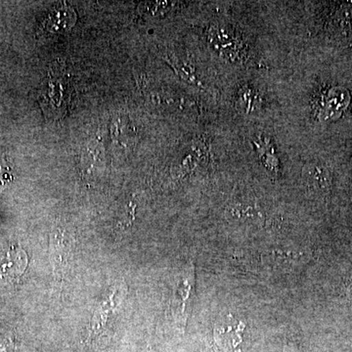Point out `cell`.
Here are the masks:
<instances>
[{"instance_id": "7a4b0ae2", "label": "cell", "mask_w": 352, "mask_h": 352, "mask_svg": "<svg viewBox=\"0 0 352 352\" xmlns=\"http://www.w3.org/2000/svg\"><path fill=\"white\" fill-rule=\"evenodd\" d=\"M75 236L66 227L53 228L50 236V258L56 276L62 277L69 267L73 254Z\"/></svg>"}, {"instance_id": "3957f363", "label": "cell", "mask_w": 352, "mask_h": 352, "mask_svg": "<svg viewBox=\"0 0 352 352\" xmlns=\"http://www.w3.org/2000/svg\"><path fill=\"white\" fill-rule=\"evenodd\" d=\"M349 102L351 95L346 88H331L327 94L322 97L319 105V118L325 122L339 119L342 113L346 111Z\"/></svg>"}, {"instance_id": "8992f818", "label": "cell", "mask_w": 352, "mask_h": 352, "mask_svg": "<svg viewBox=\"0 0 352 352\" xmlns=\"http://www.w3.org/2000/svg\"><path fill=\"white\" fill-rule=\"evenodd\" d=\"M75 11L71 7L60 6L50 14L45 29L52 32H63L69 29L76 22Z\"/></svg>"}, {"instance_id": "5b68a950", "label": "cell", "mask_w": 352, "mask_h": 352, "mask_svg": "<svg viewBox=\"0 0 352 352\" xmlns=\"http://www.w3.org/2000/svg\"><path fill=\"white\" fill-rule=\"evenodd\" d=\"M302 176L305 186L315 195H324L330 191L332 175L326 166L318 164H308L303 166Z\"/></svg>"}, {"instance_id": "4fadbf2b", "label": "cell", "mask_w": 352, "mask_h": 352, "mask_svg": "<svg viewBox=\"0 0 352 352\" xmlns=\"http://www.w3.org/2000/svg\"><path fill=\"white\" fill-rule=\"evenodd\" d=\"M351 192H352V183H351Z\"/></svg>"}, {"instance_id": "9c48e42d", "label": "cell", "mask_w": 352, "mask_h": 352, "mask_svg": "<svg viewBox=\"0 0 352 352\" xmlns=\"http://www.w3.org/2000/svg\"><path fill=\"white\" fill-rule=\"evenodd\" d=\"M10 180H12V175H11L9 168L0 164V185H4Z\"/></svg>"}, {"instance_id": "30bf717a", "label": "cell", "mask_w": 352, "mask_h": 352, "mask_svg": "<svg viewBox=\"0 0 352 352\" xmlns=\"http://www.w3.org/2000/svg\"><path fill=\"white\" fill-rule=\"evenodd\" d=\"M346 296H347V298H349V302H351L352 303V281L351 282V283L347 285Z\"/></svg>"}, {"instance_id": "ba28073f", "label": "cell", "mask_w": 352, "mask_h": 352, "mask_svg": "<svg viewBox=\"0 0 352 352\" xmlns=\"http://www.w3.org/2000/svg\"><path fill=\"white\" fill-rule=\"evenodd\" d=\"M14 349L12 338L8 336H0V352H11Z\"/></svg>"}, {"instance_id": "277c9868", "label": "cell", "mask_w": 352, "mask_h": 352, "mask_svg": "<svg viewBox=\"0 0 352 352\" xmlns=\"http://www.w3.org/2000/svg\"><path fill=\"white\" fill-rule=\"evenodd\" d=\"M28 266V254L21 247L12 245L0 254V279L14 282L22 276Z\"/></svg>"}, {"instance_id": "52a82bcc", "label": "cell", "mask_w": 352, "mask_h": 352, "mask_svg": "<svg viewBox=\"0 0 352 352\" xmlns=\"http://www.w3.org/2000/svg\"><path fill=\"white\" fill-rule=\"evenodd\" d=\"M45 91H44V96L47 99V102L45 104H48V102H54V104L58 102L63 103V97L65 91L67 90V87H65L63 80H50L47 85H45Z\"/></svg>"}, {"instance_id": "7c38bea8", "label": "cell", "mask_w": 352, "mask_h": 352, "mask_svg": "<svg viewBox=\"0 0 352 352\" xmlns=\"http://www.w3.org/2000/svg\"><path fill=\"white\" fill-rule=\"evenodd\" d=\"M147 352H156V351H153V349H149V351H148Z\"/></svg>"}, {"instance_id": "6da1fadb", "label": "cell", "mask_w": 352, "mask_h": 352, "mask_svg": "<svg viewBox=\"0 0 352 352\" xmlns=\"http://www.w3.org/2000/svg\"><path fill=\"white\" fill-rule=\"evenodd\" d=\"M195 268L190 263L176 283L171 296L170 309L171 316L177 327L184 332L188 321L192 305H193L194 292H195Z\"/></svg>"}, {"instance_id": "8fae6325", "label": "cell", "mask_w": 352, "mask_h": 352, "mask_svg": "<svg viewBox=\"0 0 352 352\" xmlns=\"http://www.w3.org/2000/svg\"><path fill=\"white\" fill-rule=\"evenodd\" d=\"M284 352H298L296 349L292 346H286L284 349Z\"/></svg>"}]
</instances>
